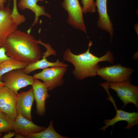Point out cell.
<instances>
[{"instance_id":"cell-17","label":"cell","mask_w":138,"mask_h":138,"mask_svg":"<svg viewBox=\"0 0 138 138\" xmlns=\"http://www.w3.org/2000/svg\"><path fill=\"white\" fill-rule=\"evenodd\" d=\"M28 64L10 57L4 61L0 64V80L2 81V76L5 74L14 70L23 69Z\"/></svg>"},{"instance_id":"cell-2","label":"cell","mask_w":138,"mask_h":138,"mask_svg":"<svg viewBox=\"0 0 138 138\" xmlns=\"http://www.w3.org/2000/svg\"><path fill=\"white\" fill-rule=\"evenodd\" d=\"M92 42L90 41L88 49L85 52L79 54H74L69 48L66 49L63 54L64 60L72 63L75 68L72 73L78 79L82 80L89 77H94L100 67L99 62L108 61L112 63L114 57L112 53L108 51L106 53L100 57H98L90 51Z\"/></svg>"},{"instance_id":"cell-18","label":"cell","mask_w":138,"mask_h":138,"mask_svg":"<svg viewBox=\"0 0 138 138\" xmlns=\"http://www.w3.org/2000/svg\"><path fill=\"white\" fill-rule=\"evenodd\" d=\"M53 122L50 121L48 127L39 132L27 134L23 135L27 138H65L57 133L53 127Z\"/></svg>"},{"instance_id":"cell-6","label":"cell","mask_w":138,"mask_h":138,"mask_svg":"<svg viewBox=\"0 0 138 138\" xmlns=\"http://www.w3.org/2000/svg\"><path fill=\"white\" fill-rule=\"evenodd\" d=\"M133 72V69L118 64L100 67L97 71V75L107 82L115 83L130 82V76Z\"/></svg>"},{"instance_id":"cell-12","label":"cell","mask_w":138,"mask_h":138,"mask_svg":"<svg viewBox=\"0 0 138 138\" xmlns=\"http://www.w3.org/2000/svg\"><path fill=\"white\" fill-rule=\"evenodd\" d=\"M34 100L32 88L27 91L18 94L16 104V109L18 114L32 121L31 110Z\"/></svg>"},{"instance_id":"cell-8","label":"cell","mask_w":138,"mask_h":138,"mask_svg":"<svg viewBox=\"0 0 138 138\" xmlns=\"http://www.w3.org/2000/svg\"><path fill=\"white\" fill-rule=\"evenodd\" d=\"M109 96L108 98L113 103L115 108L116 115L113 118L110 119H105L104 121L105 125L99 129L104 132L109 126H113L118 122L124 121L127 122L128 125L124 127L125 129L129 130L134 126L138 124V112H129L121 109H118L116 107L114 100L109 94L108 90H106Z\"/></svg>"},{"instance_id":"cell-4","label":"cell","mask_w":138,"mask_h":138,"mask_svg":"<svg viewBox=\"0 0 138 138\" xmlns=\"http://www.w3.org/2000/svg\"><path fill=\"white\" fill-rule=\"evenodd\" d=\"M34 79L33 76L25 73L22 69L13 70L4 75L2 77L5 86L17 95L20 89L32 85Z\"/></svg>"},{"instance_id":"cell-9","label":"cell","mask_w":138,"mask_h":138,"mask_svg":"<svg viewBox=\"0 0 138 138\" xmlns=\"http://www.w3.org/2000/svg\"><path fill=\"white\" fill-rule=\"evenodd\" d=\"M12 12L9 6L0 8V47H3L7 37L18 26Z\"/></svg>"},{"instance_id":"cell-7","label":"cell","mask_w":138,"mask_h":138,"mask_svg":"<svg viewBox=\"0 0 138 138\" xmlns=\"http://www.w3.org/2000/svg\"><path fill=\"white\" fill-rule=\"evenodd\" d=\"M62 6L67 12V22L73 28L87 33L83 19L82 7L78 0H64Z\"/></svg>"},{"instance_id":"cell-5","label":"cell","mask_w":138,"mask_h":138,"mask_svg":"<svg viewBox=\"0 0 138 138\" xmlns=\"http://www.w3.org/2000/svg\"><path fill=\"white\" fill-rule=\"evenodd\" d=\"M109 88L115 91L117 96L123 102V108L129 103L134 105L138 108V87L132 85L130 81L117 83L108 82Z\"/></svg>"},{"instance_id":"cell-16","label":"cell","mask_w":138,"mask_h":138,"mask_svg":"<svg viewBox=\"0 0 138 138\" xmlns=\"http://www.w3.org/2000/svg\"><path fill=\"white\" fill-rule=\"evenodd\" d=\"M39 1H45V0H19L18 3V6L21 10L28 9L35 14V18L31 28L27 31V32L29 33H30L32 27L38 23L40 16H44L51 18V15L45 12L44 6L37 4V2Z\"/></svg>"},{"instance_id":"cell-23","label":"cell","mask_w":138,"mask_h":138,"mask_svg":"<svg viewBox=\"0 0 138 138\" xmlns=\"http://www.w3.org/2000/svg\"><path fill=\"white\" fill-rule=\"evenodd\" d=\"M14 137L15 138H26L24 136L19 133H15Z\"/></svg>"},{"instance_id":"cell-19","label":"cell","mask_w":138,"mask_h":138,"mask_svg":"<svg viewBox=\"0 0 138 138\" xmlns=\"http://www.w3.org/2000/svg\"><path fill=\"white\" fill-rule=\"evenodd\" d=\"M15 119L2 112H0V133H6L12 130Z\"/></svg>"},{"instance_id":"cell-26","label":"cell","mask_w":138,"mask_h":138,"mask_svg":"<svg viewBox=\"0 0 138 138\" xmlns=\"http://www.w3.org/2000/svg\"><path fill=\"white\" fill-rule=\"evenodd\" d=\"M3 135V134L2 133H0V138Z\"/></svg>"},{"instance_id":"cell-11","label":"cell","mask_w":138,"mask_h":138,"mask_svg":"<svg viewBox=\"0 0 138 138\" xmlns=\"http://www.w3.org/2000/svg\"><path fill=\"white\" fill-rule=\"evenodd\" d=\"M17 95L5 86L0 88V112L15 119L18 115L16 109Z\"/></svg>"},{"instance_id":"cell-10","label":"cell","mask_w":138,"mask_h":138,"mask_svg":"<svg viewBox=\"0 0 138 138\" xmlns=\"http://www.w3.org/2000/svg\"><path fill=\"white\" fill-rule=\"evenodd\" d=\"M39 44L43 45L46 48L45 52L43 53L42 58L34 62L28 64L23 69L24 72L26 74H29L33 71L38 69L44 68L54 66H59L67 67V65L58 60L55 62H50L48 61L47 57L51 55H55L56 54L55 51L53 49L49 44L43 42L40 39L38 41Z\"/></svg>"},{"instance_id":"cell-21","label":"cell","mask_w":138,"mask_h":138,"mask_svg":"<svg viewBox=\"0 0 138 138\" xmlns=\"http://www.w3.org/2000/svg\"><path fill=\"white\" fill-rule=\"evenodd\" d=\"M10 58V57L6 55L4 47H0V64L4 61Z\"/></svg>"},{"instance_id":"cell-15","label":"cell","mask_w":138,"mask_h":138,"mask_svg":"<svg viewBox=\"0 0 138 138\" xmlns=\"http://www.w3.org/2000/svg\"><path fill=\"white\" fill-rule=\"evenodd\" d=\"M46 128L37 125L19 114L15 119L13 124L12 130L15 133L22 135L41 131Z\"/></svg>"},{"instance_id":"cell-22","label":"cell","mask_w":138,"mask_h":138,"mask_svg":"<svg viewBox=\"0 0 138 138\" xmlns=\"http://www.w3.org/2000/svg\"><path fill=\"white\" fill-rule=\"evenodd\" d=\"M15 133L14 132H12L11 131L8 132V133L4 135L2 137L3 138H11L14 136Z\"/></svg>"},{"instance_id":"cell-24","label":"cell","mask_w":138,"mask_h":138,"mask_svg":"<svg viewBox=\"0 0 138 138\" xmlns=\"http://www.w3.org/2000/svg\"><path fill=\"white\" fill-rule=\"evenodd\" d=\"M7 0H0V8L4 7V4Z\"/></svg>"},{"instance_id":"cell-25","label":"cell","mask_w":138,"mask_h":138,"mask_svg":"<svg viewBox=\"0 0 138 138\" xmlns=\"http://www.w3.org/2000/svg\"><path fill=\"white\" fill-rule=\"evenodd\" d=\"M5 86L4 83L0 80V88Z\"/></svg>"},{"instance_id":"cell-1","label":"cell","mask_w":138,"mask_h":138,"mask_svg":"<svg viewBox=\"0 0 138 138\" xmlns=\"http://www.w3.org/2000/svg\"><path fill=\"white\" fill-rule=\"evenodd\" d=\"M39 44L30 33L17 29L8 36L3 47L8 56L28 64L41 57Z\"/></svg>"},{"instance_id":"cell-13","label":"cell","mask_w":138,"mask_h":138,"mask_svg":"<svg viewBox=\"0 0 138 138\" xmlns=\"http://www.w3.org/2000/svg\"><path fill=\"white\" fill-rule=\"evenodd\" d=\"M33 89L34 100L36 104L37 112L40 116L43 115L45 111L46 99L50 97L46 86L38 79H34L31 85Z\"/></svg>"},{"instance_id":"cell-14","label":"cell","mask_w":138,"mask_h":138,"mask_svg":"<svg viewBox=\"0 0 138 138\" xmlns=\"http://www.w3.org/2000/svg\"><path fill=\"white\" fill-rule=\"evenodd\" d=\"M107 0H96V6L98 14V27L109 33L111 39L113 35V25L108 14Z\"/></svg>"},{"instance_id":"cell-3","label":"cell","mask_w":138,"mask_h":138,"mask_svg":"<svg viewBox=\"0 0 138 138\" xmlns=\"http://www.w3.org/2000/svg\"><path fill=\"white\" fill-rule=\"evenodd\" d=\"M67 70V67L61 66L48 67L34 74L33 76L34 79L42 80L48 90H51L63 85V77Z\"/></svg>"},{"instance_id":"cell-20","label":"cell","mask_w":138,"mask_h":138,"mask_svg":"<svg viewBox=\"0 0 138 138\" xmlns=\"http://www.w3.org/2000/svg\"><path fill=\"white\" fill-rule=\"evenodd\" d=\"M84 13H94L96 12V4L94 0H81Z\"/></svg>"}]
</instances>
